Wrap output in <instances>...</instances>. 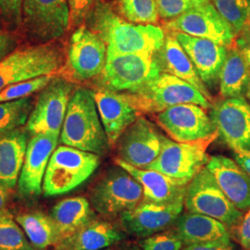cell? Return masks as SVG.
Returning <instances> with one entry per match:
<instances>
[{
    "label": "cell",
    "instance_id": "60d3db41",
    "mask_svg": "<svg viewBox=\"0 0 250 250\" xmlns=\"http://www.w3.org/2000/svg\"><path fill=\"white\" fill-rule=\"evenodd\" d=\"M234 45L241 52L250 70V29L236 36Z\"/></svg>",
    "mask_w": 250,
    "mask_h": 250
},
{
    "label": "cell",
    "instance_id": "d6986e66",
    "mask_svg": "<svg viewBox=\"0 0 250 250\" xmlns=\"http://www.w3.org/2000/svg\"><path fill=\"white\" fill-rule=\"evenodd\" d=\"M60 134L32 135L19 178V191L23 196H36L42 191L45 170L57 148Z\"/></svg>",
    "mask_w": 250,
    "mask_h": 250
},
{
    "label": "cell",
    "instance_id": "603a6c76",
    "mask_svg": "<svg viewBox=\"0 0 250 250\" xmlns=\"http://www.w3.org/2000/svg\"><path fill=\"white\" fill-rule=\"evenodd\" d=\"M158 56L162 72L188 82L199 90L210 102L213 100L210 90L200 78L194 64L172 32L167 31L164 43L158 52Z\"/></svg>",
    "mask_w": 250,
    "mask_h": 250
},
{
    "label": "cell",
    "instance_id": "8992f818",
    "mask_svg": "<svg viewBox=\"0 0 250 250\" xmlns=\"http://www.w3.org/2000/svg\"><path fill=\"white\" fill-rule=\"evenodd\" d=\"M62 63L61 49L50 43L13 50L0 62V90L16 83L53 74Z\"/></svg>",
    "mask_w": 250,
    "mask_h": 250
},
{
    "label": "cell",
    "instance_id": "484cf974",
    "mask_svg": "<svg viewBox=\"0 0 250 250\" xmlns=\"http://www.w3.org/2000/svg\"><path fill=\"white\" fill-rule=\"evenodd\" d=\"M28 145V132L20 128L0 134V183L11 190L18 183Z\"/></svg>",
    "mask_w": 250,
    "mask_h": 250
},
{
    "label": "cell",
    "instance_id": "cb8c5ba5",
    "mask_svg": "<svg viewBox=\"0 0 250 250\" xmlns=\"http://www.w3.org/2000/svg\"><path fill=\"white\" fill-rule=\"evenodd\" d=\"M125 233L107 221L94 219L55 245L56 250H102L124 240Z\"/></svg>",
    "mask_w": 250,
    "mask_h": 250
},
{
    "label": "cell",
    "instance_id": "d4e9b609",
    "mask_svg": "<svg viewBox=\"0 0 250 250\" xmlns=\"http://www.w3.org/2000/svg\"><path fill=\"white\" fill-rule=\"evenodd\" d=\"M172 226L185 247L231 238L223 223L206 215L189 211L182 213Z\"/></svg>",
    "mask_w": 250,
    "mask_h": 250
},
{
    "label": "cell",
    "instance_id": "277c9868",
    "mask_svg": "<svg viewBox=\"0 0 250 250\" xmlns=\"http://www.w3.org/2000/svg\"><path fill=\"white\" fill-rule=\"evenodd\" d=\"M141 113H159L180 104H196L206 109L211 102L188 82L166 72L133 92H129Z\"/></svg>",
    "mask_w": 250,
    "mask_h": 250
},
{
    "label": "cell",
    "instance_id": "6da1fadb",
    "mask_svg": "<svg viewBox=\"0 0 250 250\" xmlns=\"http://www.w3.org/2000/svg\"><path fill=\"white\" fill-rule=\"evenodd\" d=\"M86 20L88 28L107 45V56L158 53L165 40L161 27L128 21L103 0L96 2Z\"/></svg>",
    "mask_w": 250,
    "mask_h": 250
},
{
    "label": "cell",
    "instance_id": "ee69618b",
    "mask_svg": "<svg viewBox=\"0 0 250 250\" xmlns=\"http://www.w3.org/2000/svg\"><path fill=\"white\" fill-rule=\"evenodd\" d=\"M8 189L0 183V216L8 212L6 208V203L8 199Z\"/></svg>",
    "mask_w": 250,
    "mask_h": 250
},
{
    "label": "cell",
    "instance_id": "83f0119b",
    "mask_svg": "<svg viewBox=\"0 0 250 250\" xmlns=\"http://www.w3.org/2000/svg\"><path fill=\"white\" fill-rule=\"evenodd\" d=\"M250 87V70L238 48L233 45L220 72L219 89L223 99L245 98Z\"/></svg>",
    "mask_w": 250,
    "mask_h": 250
},
{
    "label": "cell",
    "instance_id": "4fadbf2b",
    "mask_svg": "<svg viewBox=\"0 0 250 250\" xmlns=\"http://www.w3.org/2000/svg\"><path fill=\"white\" fill-rule=\"evenodd\" d=\"M210 108L218 136L233 152L250 151V105L245 98L224 99Z\"/></svg>",
    "mask_w": 250,
    "mask_h": 250
},
{
    "label": "cell",
    "instance_id": "7c38bea8",
    "mask_svg": "<svg viewBox=\"0 0 250 250\" xmlns=\"http://www.w3.org/2000/svg\"><path fill=\"white\" fill-rule=\"evenodd\" d=\"M157 122L177 142H193L218 135L206 108L196 104H180L157 113Z\"/></svg>",
    "mask_w": 250,
    "mask_h": 250
},
{
    "label": "cell",
    "instance_id": "bcb514c9",
    "mask_svg": "<svg viewBox=\"0 0 250 250\" xmlns=\"http://www.w3.org/2000/svg\"><path fill=\"white\" fill-rule=\"evenodd\" d=\"M246 97L248 98V99H250V89H249V91H248V93H247V95H246Z\"/></svg>",
    "mask_w": 250,
    "mask_h": 250
},
{
    "label": "cell",
    "instance_id": "52a82bcc",
    "mask_svg": "<svg viewBox=\"0 0 250 250\" xmlns=\"http://www.w3.org/2000/svg\"><path fill=\"white\" fill-rule=\"evenodd\" d=\"M158 53L125 54L107 56L99 85L114 92H133L160 75Z\"/></svg>",
    "mask_w": 250,
    "mask_h": 250
},
{
    "label": "cell",
    "instance_id": "44dd1931",
    "mask_svg": "<svg viewBox=\"0 0 250 250\" xmlns=\"http://www.w3.org/2000/svg\"><path fill=\"white\" fill-rule=\"evenodd\" d=\"M225 196L243 212L250 208V176L237 162L223 155L209 158L207 166Z\"/></svg>",
    "mask_w": 250,
    "mask_h": 250
},
{
    "label": "cell",
    "instance_id": "30bf717a",
    "mask_svg": "<svg viewBox=\"0 0 250 250\" xmlns=\"http://www.w3.org/2000/svg\"><path fill=\"white\" fill-rule=\"evenodd\" d=\"M73 91L72 83L56 77L41 90L27 121L25 130L28 134H61Z\"/></svg>",
    "mask_w": 250,
    "mask_h": 250
},
{
    "label": "cell",
    "instance_id": "8d00e7d4",
    "mask_svg": "<svg viewBox=\"0 0 250 250\" xmlns=\"http://www.w3.org/2000/svg\"><path fill=\"white\" fill-rule=\"evenodd\" d=\"M23 0H0V13L6 21L18 26L22 20Z\"/></svg>",
    "mask_w": 250,
    "mask_h": 250
},
{
    "label": "cell",
    "instance_id": "f35d334b",
    "mask_svg": "<svg viewBox=\"0 0 250 250\" xmlns=\"http://www.w3.org/2000/svg\"><path fill=\"white\" fill-rule=\"evenodd\" d=\"M236 238L244 250H250V208L235 227Z\"/></svg>",
    "mask_w": 250,
    "mask_h": 250
},
{
    "label": "cell",
    "instance_id": "7402d4cb",
    "mask_svg": "<svg viewBox=\"0 0 250 250\" xmlns=\"http://www.w3.org/2000/svg\"><path fill=\"white\" fill-rule=\"evenodd\" d=\"M115 163L128 171L142 186L144 201L169 205L185 200L187 187H182L157 170L140 169L116 159Z\"/></svg>",
    "mask_w": 250,
    "mask_h": 250
},
{
    "label": "cell",
    "instance_id": "7dc6e473",
    "mask_svg": "<svg viewBox=\"0 0 250 250\" xmlns=\"http://www.w3.org/2000/svg\"></svg>",
    "mask_w": 250,
    "mask_h": 250
},
{
    "label": "cell",
    "instance_id": "4316f807",
    "mask_svg": "<svg viewBox=\"0 0 250 250\" xmlns=\"http://www.w3.org/2000/svg\"><path fill=\"white\" fill-rule=\"evenodd\" d=\"M49 216L56 228L58 243L71 236L83 225L96 219L93 207L86 198L83 197L63 199L54 207Z\"/></svg>",
    "mask_w": 250,
    "mask_h": 250
},
{
    "label": "cell",
    "instance_id": "b9f144b4",
    "mask_svg": "<svg viewBox=\"0 0 250 250\" xmlns=\"http://www.w3.org/2000/svg\"><path fill=\"white\" fill-rule=\"evenodd\" d=\"M16 44L17 42L13 36L0 33V62L14 50Z\"/></svg>",
    "mask_w": 250,
    "mask_h": 250
},
{
    "label": "cell",
    "instance_id": "4dcf8cb0",
    "mask_svg": "<svg viewBox=\"0 0 250 250\" xmlns=\"http://www.w3.org/2000/svg\"><path fill=\"white\" fill-rule=\"evenodd\" d=\"M118 13L137 24H157L160 20L156 0H116Z\"/></svg>",
    "mask_w": 250,
    "mask_h": 250
},
{
    "label": "cell",
    "instance_id": "d6a6232c",
    "mask_svg": "<svg viewBox=\"0 0 250 250\" xmlns=\"http://www.w3.org/2000/svg\"><path fill=\"white\" fill-rule=\"evenodd\" d=\"M0 250H33L9 212L0 216Z\"/></svg>",
    "mask_w": 250,
    "mask_h": 250
},
{
    "label": "cell",
    "instance_id": "8fae6325",
    "mask_svg": "<svg viewBox=\"0 0 250 250\" xmlns=\"http://www.w3.org/2000/svg\"><path fill=\"white\" fill-rule=\"evenodd\" d=\"M165 28L167 31L211 40L228 48L234 45L236 38L232 28L215 9L211 1L168 21Z\"/></svg>",
    "mask_w": 250,
    "mask_h": 250
},
{
    "label": "cell",
    "instance_id": "ac0fdd59",
    "mask_svg": "<svg viewBox=\"0 0 250 250\" xmlns=\"http://www.w3.org/2000/svg\"><path fill=\"white\" fill-rule=\"evenodd\" d=\"M184 208L185 200L169 205L143 200L134 208L120 215L121 223L129 234L143 239L169 229L183 213Z\"/></svg>",
    "mask_w": 250,
    "mask_h": 250
},
{
    "label": "cell",
    "instance_id": "1f68e13d",
    "mask_svg": "<svg viewBox=\"0 0 250 250\" xmlns=\"http://www.w3.org/2000/svg\"><path fill=\"white\" fill-rule=\"evenodd\" d=\"M33 108L34 102L30 97L0 102V134L16 130L26 125Z\"/></svg>",
    "mask_w": 250,
    "mask_h": 250
},
{
    "label": "cell",
    "instance_id": "9a60e30c",
    "mask_svg": "<svg viewBox=\"0 0 250 250\" xmlns=\"http://www.w3.org/2000/svg\"><path fill=\"white\" fill-rule=\"evenodd\" d=\"M165 136L145 117H138L118 140L120 160L146 169L160 155Z\"/></svg>",
    "mask_w": 250,
    "mask_h": 250
},
{
    "label": "cell",
    "instance_id": "e0dca14e",
    "mask_svg": "<svg viewBox=\"0 0 250 250\" xmlns=\"http://www.w3.org/2000/svg\"><path fill=\"white\" fill-rule=\"evenodd\" d=\"M93 95L108 143L115 145L125 130L142 113L129 92L99 88L93 91Z\"/></svg>",
    "mask_w": 250,
    "mask_h": 250
},
{
    "label": "cell",
    "instance_id": "836d02e7",
    "mask_svg": "<svg viewBox=\"0 0 250 250\" xmlns=\"http://www.w3.org/2000/svg\"><path fill=\"white\" fill-rule=\"evenodd\" d=\"M54 78L53 74H49L8 85L0 90V102L29 98L31 95L44 89Z\"/></svg>",
    "mask_w": 250,
    "mask_h": 250
},
{
    "label": "cell",
    "instance_id": "f1b7e54d",
    "mask_svg": "<svg viewBox=\"0 0 250 250\" xmlns=\"http://www.w3.org/2000/svg\"><path fill=\"white\" fill-rule=\"evenodd\" d=\"M16 220L36 249L44 250L58 243V234L50 216L41 212H30L19 215Z\"/></svg>",
    "mask_w": 250,
    "mask_h": 250
},
{
    "label": "cell",
    "instance_id": "f6af8a7d",
    "mask_svg": "<svg viewBox=\"0 0 250 250\" xmlns=\"http://www.w3.org/2000/svg\"><path fill=\"white\" fill-rule=\"evenodd\" d=\"M126 250H141V248H139V247H137V246H131V247H129L128 249Z\"/></svg>",
    "mask_w": 250,
    "mask_h": 250
},
{
    "label": "cell",
    "instance_id": "d590c367",
    "mask_svg": "<svg viewBox=\"0 0 250 250\" xmlns=\"http://www.w3.org/2000/svg\"><path fill=\"white\" fill-rule=\"evenodd\" d=\"M210 0H156L160 18L170 21Z\"/></svg>",
    "mask_w": 250,
    "mask_h": 250
},
{
    "label": "cell",
    "instance_id": "e575fe53",
    "mask_svg": "<svg viewBox=\"0 0 250 250\" xmlns=\"http://www.w3.org/2000/svg\"><path fill=\"white\" fill-rule=\"evenodd\" d=\"M184 243L173 229L155 233L140 241L142 250H182Z\"/></svg>",
    "mask_w": 250,
    "mask_h": 250
},
{
    "label": "cell",
    "instance_id": "ba28073f",
    "mask_svg": "<svg viewBox=\"0 0 250 250\" xmlns=\"http://www.w3.org/2000/svg\"><path fill=\"white\" fill-rule=\"evenodd\" d=\"M185 208L189 212L213 218L227 228H234L244 216V212L225 196L207 167L188 184L185 195Z\"/></svg>",
    "mask_w": 250,
    "mask_h": 250
},
{
    "label": "cell",
    "instance_id": "2e32d148",
    "mask_svg": "<svg viewBox=\"0 0 250 250\" xmlns=\"http://www.w3.org/2000/svg\"><path fill=\"white\" fill-rule=\"evenodd\" d=\"M107 57V45L88 27L80 26L74 31L70 40L68 62L77 79L89 80L99 76Z\"/></svg>",
    "mask_w": 250,
    "mask_h": 250
},
{
    "label": "cell",
    "instance_id": "ffe728a7",
    "mask_svg": "<svg viewBox=\"0 0 250 250\" xmlns=\"http://www.w3.org/2000/svg\"><path fill=\"white\" fill-rule=\"evenodd\" d=\"M172 33L188 54L207 87L214 89L219 85L220 72L228 53V47L211 40L178 32Z\"/></svg>",
    "mask_w": 250,
    "mask_h": 250
},
{
    "label": "cell",
    "instance_id": "ab89813d",
    "mask_svg": "<svg viewBox=\"0 0 250 250\" xmlns=\"http://www.w3.org/2000/svg\"><path fill=\"white\" fill-rule=\"evenodd\" d=\"M182 250H237V249L231 241V238H225L218 241L184 247Z\"/></svg>",
    "mask_w": 250,
    "mask_h": 250
},
{
    "label": "cell",
    "instance_id": "3957f363",
    "mask_svg": "<svg viewBox=\"0 0 250 250\" xmlns=\"http://www.w3.org/2000/svg\"><path fill=\"white\" fill-rule=\"evenodd\" d=\"M100 163V156L68 146L55 149L45 170V196L66 194L85 182Z\"/></svg>",
    "mask_w": 250,
    "mask_h": 250
},
{
    "label": "cell",
    "instance_id": "f546056e",
    "mask_svg": "<svg viewBox=\"0 0 250 250\" xmlns=\"http://www.w3.org/2000/svg\"><path fill=\"white\" fill-rule=\"evenodd\" d=\"M235 36L250 29V0H210Z\"/></svg>",
    "mask_w": 250,
    "mask_h": 250
},
{
    "label": "cell",
    "instance_id": "74e56055",
    "mask_svg": "<svg viewBox=\"0 0 250 250\" xmlns=\"http://www.w3.org/2000/svg\"><path fill=\"white\" fill-rule=\"evenodd\" d=\"M98 0H68L71 14V24L79 25L86 20L90 10Z\"/></svg>",
    "mask_w": 250,
    "mask_h": 250
},
{
    "label": "cell",
    "instance_id": "5bb4252c",
    "mask_svg": "<svg viewBox=\"0 0 250 250\" xmlns=\"http://www.w3.org/2000/svg\"><path fill=\"white\" fill-rule=\"evenodd\" d=\"M22 22L27 32L39 40L58 39L71 24L68 0H23Z\"/></svg>",
    "mask_w": 250,
    "mask_h": 250
},
{
    "label": "cell",
    "instance_id": "9c48e42d",
    "mask_svg": "<svg viewBox=\"0 0 250 250\" xmlns=\"http://www.w3.org/2000/svg\"><path fill=\"white\" fill-rule=\"evenodd\" d=\"M144 199L142 186L128 171L117 165L93 188V208L104 216H116L139 205Z\"/></svg>",
    "mask_w": 250,
    "mask_h": 250
},
{
    "label": "cell",
    "instance_id": "7bdbcfd3",
    "mask_svg": "<svg viewBox=\"0 0 250 250\" xmlns=\"http://www.w3.org/2000/svg\"><path fill=\"white\" fill-rule=\"evenodd\" d=\"M234 161L250 176V151L234 152Z\"/></svg>",
    "mask_w": 250,
    "mask_h": 250
},
{
    "label": "cell",
    "instance_id": "5b68a950",
    "mask_svg": "<svg viewBox=\"0 0 250 250\" xmlns=\"http://www.w3.org/2000/svg\"><path fill=\"white\" fill-rule=\"evenodd\" d=\"M218 135L193 142H177L165 136L161 153L146 169L157 170L182 187H188L209 161L208 148Z\"/></svg>",
    "mask_w": 250,
    "mask_h": 250
},
{
    "label": "cell",
    "instance_id": "7a4b0ae2",
    "mask_svg": "<svg viewBox=\"0 0 250 250\" xmlns=\"http://www.w3.org/2000/svg\"><path fill=\"white\" fill-rule=\"evenodd\" d=\"M61 142L99 156L108 150L110 145L92 90L79 87L73 91L61 132Z\"/></svg>",
    "mask_w": 250,
    "mask_h": 250
}]
</instances>
